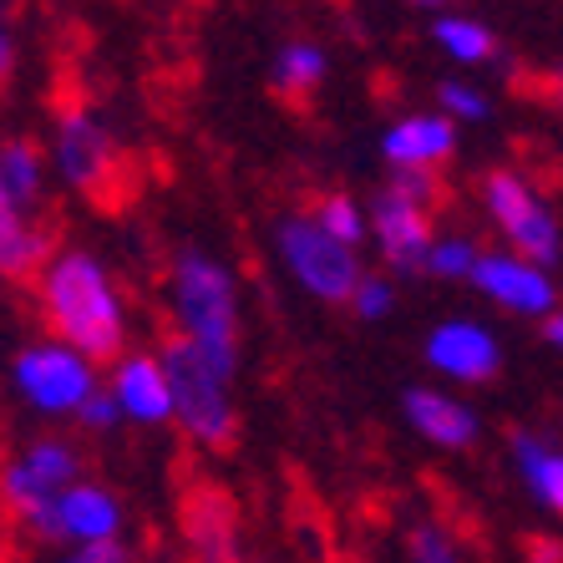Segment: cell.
I'll return each instance as SVG.
<instances>
[{"label": "cell", "instance_id": "6da1fadb", "mask_svg": "<svg viewBox=\"0 0 563 563\" xmlns=\"http://www.w3.org/2000/svg\"><path fill=\"white\" fill-rule=\"evenodd\" d=\"M41 314H46L52 335L87 351L97 366L118 361L122 345H128V310H122L118 285L81 250L56 254L41 269Z\"/></svg>", "mask_w": 563, "mask_h": 563}, {"label": "cell", "instance_id": "7a4b0ae2", "mask_svg": "<svg viewBox=\"0 0 563 563\" xmlns=\"http://www.w3.org/2000/svg\"><path fill=\"white\" fill-rule=\"evenodd\" d=\"M173 314L178 330L198 351L209 355L223 376H234L239 366V289L234 275L203 250H178L173 254Z\"/></svg>", "mask_w": 563, "mask_h": 563}, {"label": "cell", "instance_id": "3957f363", "mask_svg": "<svg viewBox=\"0 0 563 563\" xmlns=\"http://www.w3.org/2000/svg\"><path fill=\"white\" fill-rule=\"evenodd\" d=\"M157 355H163L173 380V421H178V432L194 446H203V452H229L239 442V411L234 396H229V376L188 341L184 330H173Z\"/></svg>", "mask_w": 563, "mask_h": 563}, {"label": "cell", "instance_id": "277c9868", "mask_svg": "<svg viewBox=\"0 0 563 563\" xmlns=\"http://www.w3.org/2000/svg\"><path fill=\"white\" fill-rule=\"evenodd\" d=\"M275 244L289 275L325 305H351L355 285L366 279L361 260H355V244L335 239L314 213H285L275 223Z\"/></svg>", "mask_w": 563, "mask_h": 563}, {"label": "cell", "instance_id": "5b68a950", "mask_svg": "<svg viewBox=\"0 0 563 563\" xmlns=\"http://www.w3.org/2000/svg\"><path fill=\"white\" fill-rule=\"evenodd\" d=\"M52 163L66 184L77 188L81 198H92V203H112L122 194V173H128L122 147L107 132V122L97 112H87V107H66L56 118Z\"/></svg>", "mask_w": 563, "mask_h": 563}, {"label": "cell", "instance_id": "8992f818", "mask_svg": "<svg viewBox=\"0 0 563 563\" xmlns=\"http://www.w3.org/2000/svg\"><path fill=\"white\" fill-rule=\"evenodd\" d=\"M483 209L493 213L498 234L508 239V250L528 254L538 264H559L563 260V229L549 213V203L528 188V178L508 168H493L483 178Z\"/></svg>", "mask_w": 563, "mask_h": 563}, {"label": "cell", "instance_id": "52a82bcc", "mask_svg": "<svg viewBox=\"0 0 563 563\" xmlns=\"http://www.w3.org/2000/svg\"><path fill=\"white\" fill-rule=\"evenodd\" d=\"M97 361L87 351H77L71 341H41V345H26L15 355V391L21 401L36 411H71L97 391Z\"/></svg>", "mask_w": 563, "mask_h": 563}, {"label": "cell", "instance_id": "ba28073f", "mask_svg": "<svg viewBox=\"0 0 563 563\" xmlns=\"http://www.w3.org/2000/svg\"><path fill=\"white\" fill-rule=\"evenodd\" d=\"M371 239H376L380 260L391 264L396 275H427L437 244L432 203H421V198L401 194L396 184H386L371 198Z\"/></svg>", "mask_w": 563, "mask_h": 563}, {"label": "cell", "instance_id": "9c48e42d", "mask_svg": "<svg viewBox=\"0 0 563 563\" xmlns=\"http://www.w3.org/2000/svg\"><path fill=\"white\" fill-rule=\"evenodd\" d=\"M77 477H81L77 446L66 442V437H36V442L5 467V508H11V518L31 523V518H36L66 483H77Z\"/></svg>", "mask_w": 563, "mask_h": 563}, {"label": "cell", "instance_id": "30bf717a", "mask_svg": "<svg viewBox=\"0 0 563 563\" xmlns=\"http://www.w3.org/2000/svg\"><path fill=\"white\" fill-rule=\"evenodd\" d=\"M36 538H62V543H92V538H118L122 533V503L97 483H66L46 508L31 518Z\"/></svg>", "mask_w": 563, "mask_h": 563}, {"label": "cell", "instance_id": "8fae6325", "mask_svg": "<svg viewBox=\"0 0 563 563\" xmlns=\"http://www.w3.org/2000/svg\"><path fill=\"white\" fill-rule=\"evenodd\" d=\"M472 285L483 289L493 305H503V310L512 314H553V305H559V289H553L549 269L538 260H528V254H483L477 260V269H472Z\"/></svg>", "mask_w": 563, "mask_h": 563}, {"label": "cell", "instance_id": "7c38bea8", "mask_svg": "<svg viewBox=\"0 0 563 563\" xmlns=\"http://www.w3.org/2000/svg\"><path fill=\"white\" fill-rule=\"evenodd\" d=\"M178 523H184V543L194 559H239V508L219 483H188L184 503H178Z\"/></svg>", "mask_w": 563, "mask_h": 563}, {"label": "cell", "instance_id": "4fadbf2b", "mask_svg": "<svg viewBox=\"0 0 563 563\" xmlns=\"http://www.w3.org/2000/svg\"><path fill=\"white\" fill-rule=\"evenodd\" d=\"M427 361H432V371L472 386V380H493L503 371V345L477 320H446V325L432 330V341H427Z\"/></svg>", "mask_w": 563, "mask_h": 563}, {"label": "cell", "instance_id": "5bb4252c", "mask_svg": "<svg viewBox=\"0 0 563 563\" xmlns=\"http://www.w3.org/2000/svg\"><path fill=\"white\" fill-rule=\"evenodd\" d=\"M452 122L457 118H446V112H411V118L380 132V157L391 168H442L446 157L457 153Z\"/></svg>", "mask_w": 563, "mask_h": 563}, {"label": "cell", "instance_id": "9a60e30c", "mask_svg": "<svg viewBox=\"0 0 563 563\" xmlns=\"http://www.w3.org/2000/svg\"><path fill=\"white\" fill-rule=\"evenodd\" d=\"M112 391H118L128 421H143V427L173 421V380L163 355H118L112 361Z\"/></svg>", "mask_w": 563, "mask_h": 563}, {"label": "cell", "instance_id": "2e32d148", "mask_svg": "<svg viewBox=\"0 0 563 563\" xmlns=\"http://www.w3.org/2000/svg\"><path fill=\"white\" fill-rule=\"evenodd\" d=\"M401 411H407L411 432H421L432 446H442V452H467V446L477 442V432H483L477 417L462 407L457 396L432 391V386H411V391L401 396Z\"/></svg>", "mask_w": 563, "mask_h": 563}, {"label": "cell", "instance_id": "e0dca14e", "mask_svg": "<svg viewBox=\"0 0 563 563\" xmlns=\"http://www.w3.org/2000/svg\"><path fill=\"white\" fill-rule=\"evenodd\" d=\"M52 244V229L36 223V213L0 209V269H5V279H36L56 254Z\"/></svg>", "mask_w": 563, "mask_h": 563}, {"label": "cell", "instance_id": "ac0fdd59", "mask_svg": "<svg viewBox=\"0 0 563 563\" xmlns=\"http://www.w3.org/2000/svg\"><path fill=\"white\" fill-rule=\"evenodd\" d=\"M508 452H512V462H518V472H523L528 493H533L549 512L563 518V452L559 446L543 442L538 432H512Z\"/></svg>", "mask_w": 563, "mask_h": 563}, {"label": "cell", "instance_id": "d6986e66", "mask_svg": "<svg viewBox=\"0 0 563 563\" xmlns=\"http://www.w3.org/2000/svg\"><path fill=\"white\" fill-rule=\"evenodd\" d=\"M46 184V157L31 137H11L0 147V209H36Z\"/></svg>", "mask_w": 563, "mask_h": 563}, {"label": "cell", "instance_id": "ffe728a7", "mask_svg": "<svg viewBox=\"0 0 563 563\" xmlns=\"http://www.w3.org/2000/svg\"><path fill=\"white\" fill-rule=\"evenodd\" d=\"M320 81H325V52L314 41H289L269 66V87H275V97H289V102H305Z\"/></svg>", "mask_w": 563, "mask_h": 563}, {"label": "cell", "instance_id": "44dd1931", "mask_svg": "<svg viewBox=\"0 0 563 563\" xmlns=\"http://www.w3.org/2000/svg\"><path fill=\"white\" fill-rule=\"evenodd\" d=\"M432 36L452 62L477 66V62H493V56H498V36H493L483 21H467V15H437Z\"/></svg>", "mask_w": 563, "mask_h": 563}, {"label": "cell", "instance_id": "7402d4cb", "mask_svg": "<svg viewBox=\"0 0 563 563\" xmlns=\"http://www.w3.org/2000/svg\"><path fill=\"white\" fill-rule=\"evenodd\" d=\"M314 219L325 223L335 239H345V244H366V234H371V209H361L351 194H325L320 203H314Z\"/></svg>", "mask_w": 563, "mask_h": 563}, {"label": "cell", "instance_id": "603a6c76", "mask_svg": "<svg viewBox=\"0 0 563 563\" xmlns=\"http://www.w3.org/2000/svg\"><path fill=\"white\" fill-rule=\"evenodd\" d=\"M477 260H483V250H477L472 239H457V234H452V239H437L427 275H437V279H472Z\"/></svg>", "mask_w": 563, "mask_h": 563}, {"label": "cell", "instance_id": "cb8c5ba5", "mask_svg": "<svg viewBox=\"0 0 563 563\" xmlns=\"http://www.w3.org/2000/svg\"><path fill=\"white\" fill-rule=\"evenodd\" d=\"M437 102H442L446 118H457V122H483L493 107H487V97L477 92V87H462V81H442L437 87Z\"/></svg>", "mask_w": 563, "mask_h": 563}, {"label": "cell", "instance_id": "d4e9b609", "mask_svg": "<svg viewBox=\"0 0 563 563\" xmlns=\"http://www.w3.org/2000/svg\"><path fill=\"white\" fill-rule=\"evenodd\" d=\"M122 417H128V411H122V401H118V391H112V386H97V391L77 407V421L87 427V432H107V427H112V421H122Z\"/></svg>", "mask_w": 563, "mask_h": 563}, {"label": "cell", "instance_id": "484cf974", "mask_svg": "<svg viewBox=\"0 0 563 563\" xmlns=\"http://www.w3.org/2000/svg\"><path fill=\"white\" fill-rule=\"evenodd\" d=\"M391 305H396V289L386 285V279H376V275H366L361 285H355V295H351V310L361 314V320H380Z\"/></svg>", "mask_w": 563, "mask_h": 563}, {"label": "cell", "instance_id": "4316f807", "mask_svg": "<svg viewBox=\"0 0 563 563\" xmlns=\"http://www.w3.org/2000/svg\"><path fill=\"white\" fill-rule=\"evenodd\" d=\"M411 559H421V563H452L457 559V543H446V528H432V523H421V528H411Z\"/></svg>", "mask_w": 563, "mask_h": 563}, {"label": "cell", "instance_id": "83f0119b", "mask_svg": "<svg viewBox=\"0 0 563 563\" xmlns=\"http://www.w3.org/2000/svg\"><path fill=\"white\" fill-rule=\"evenodd\" d=\"M71 559H77V563H122V559H128V549H122L118 538H92V543H77V549H71Z\"/></svg>", "mask_w": 563, "mask_h": 563}, {"label": "cell", "instance_id": "f1b7e54d", "mask_svg": "<svg viewBox=\"0 0 563 563\" xmlns=\"http://www.w3.org/2000/svg\"><path fill=\"white\" fill-rule=\"evenodd\" d=\"M543 341H549V345H559V351H563V310L543 314Z\"/></svg>", "mask_w": 563, "mask_h": 563}, {"label": "cell", "instance_id": "f546056e", "mask_svg": "<svg viewBox=\"0 0 563 563\" xmlns=\"http://www.w3.org/2000/svg\"><path fill=\"white\" fill-rule=\"evenodd\" d=\"M11 66H15V36L5 31V36H0V77L5 81H11Z\"/></svg>", "mask_w": 563, "mask_h": 563}, {"label": "cell", "instance_id": "4dcf8cb0", "mask_svg": "<svg viewBox=\"0 0 563 563\" xmlns=\"http://www.w3.org/2000/svg\"><path fill=\"white\" fill-rule=\"evenodd\" d=\"M411 5H421V11H442L446 0H411Z\"/></svg>", "mask_w": 563, "mask_h": 563}, {"label": "cell", "instance_id": "1f68e13d", "mask_svg": "<svg viewBox=\"0 0 563 563\" xmlns=\"http://www.w3.org/2000/svg\"><path fill=\"white\" fill-rule=\"evenodd\" d=\"M559 97H563V71H559Z\"/></svg>", "mask_w": 563, "mask_h": 563}]
</instances>
